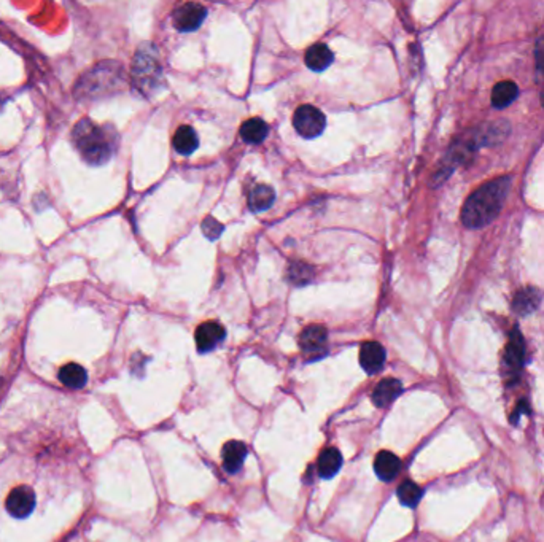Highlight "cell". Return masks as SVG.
<instances>
[{"label": "cell", "instance_id": "6da1fadb", "mask_svg": "<svg viewBox=\"0 0 544 542\" xmlns=\"http://www.w3.org/2000/svg\"><path fill=\"white\" fill-rule=\"evenodd\" d=\"M512 178H494L479 186L463 204L462 221L468 229H480L498 217L508 197Z\"/></svg>", "mask_w": 544, "mask_h": 542}, {"label": "cell", "instance_id": "7a4b0ae2", "mask_svg": "<svg viewBox=\"0 0 544 542\" xmlns=\"http://www.w3.org/2000/svg\"><path fill=\"white\" fill-rule=\"evenodd\" d=\"M72 140L83 159L91 166H102L115 155L118 135L110 126H99L83 118L73 126Z\"/></svg>", "mask_w": 544, "mask_h": 542}, {"label": "cell", "instance_id": "3957f363", "mask_svg": "<svg viewBox=\"0 0 544 542\" xmlns=\"http://www.w3.org/2000/svg\"><path fill=\"white\" fill-rule=\"evenodd\" d=\"M124 85V72L119 62H99L83 73L77 85L73 86V96L80 102L96 101L122 91Z\"/></svg>", "mask_w": 544, "mask_h": 542}, {"label": "cell", "instance_id": "277c9868", "mask_svg": "<svg viewBox=\"0 0 544 542\" xmlns=\"http://www.w3.org/2000/svg\"><path fill=\"white\" fill-rule=\"evenodd\" d=\"M161 77V66L158 52L151 45H144L135 52L133 64V80L144 94L148 93L156 85Z\"/></svg>", "mask_w": 544, "mask_h": 542}, {"label": "cell", "instance_id": "5b68a950", "mask_svg": "<svg viewBox=\"0 0 544 542\" xmlns=\"http://www.w3.org/2000/svg\"><path fill=\"white\" fill-rule=\"evenodd\" d=\"M293 126L296 133L304 139H315L325 130L327 118L313 105H301L293 115Z\"/></svg>", "mask_w": 544, "mask_h": 542}, {"label": "cell", "instance_id": "8992f818", "mask_svg": "<svg viewBox=\"0 0 544 542\" xmlns=\"http://www.w3.org/2000/svg\"><path fill=\"white\" fill-rule=\"evenodd\" d=\"M525 361V340L522 338L521 331L514 328L511 331L508 345H506L505 356H503V366L506 369L508 377H516L519 371L522 369Z\"/></svg>", "mask_w": 544, "mask_h": 542}, {"label": "cell", "instance_id": "52a82bcc", "mask_svg": "<svg viewBox=\"0 0 544 542\" xmlns=\"http://www.w3.org/2000/svg\"><path fill=\"white\" fill-rule=\"evenodd\" d=\"M8 514L14 519H26L32 514L35 509V493L30 487H17L13 488L7 496L5 503Z\"/></svg>", "mask_w": 544, "mask_h": 542}, {"label": "cell", "instance_id": "ba28073f", "mask_svg": "<svg viewBox=\"0 0 544 542\" xmlns=\"http://www.w3.org/2000/svg\"><path fill=\"white\" fill-rule=\"evenodd\" d=\"M207 17V10L200 3H183L172 14L174 26L180 32H193L204 23Z\"/></svg>", "mask_w": 544, "mask_h": 542}, {"label": "cell", "instance_id": "9c48e42d", "mask_svg": "<svg viewBox=\"0 0 544 542\" xmlns=\"http://www.w3.org/2000/svg\"><path fill=\"white\" fill-rule=\"evenodd\" d=\"M328 331L322 325H311L300 336V347L307 355H322L327 350Z\"/></svg>", "mask_w": 544, "mask_h": 542}, {"label": "cell", "instance_id": "30bf717a", "mask_svg": "<svg viewBox=\"0 0 544 542\" xmlns=\"http://www.w3.org/2000/svg\"><path fill=\"white\" fill-rule=\"evenodd\" d=\"M224 336H226V331H224V328L220 323L217 322L202 323L195 333L197 350H200L201 354L213 350L218 344H222Z\"/></svg>", "mask_w": 544, "mask_h": 542}, {"label": "cell", "instance_id": "8fae6325", "mask_svg": "<svg viewBox=\"0 0 544 542\" xmlns=\"http://www.w3.org/2000/svg\"><path fill=\"white\" fill-rule=\"evenodd\" d=\"M385 362V350L379 342H365L360 347V365L366 374H378Z\"/></svg>", "mask_w": 544, "mask_h": 542}, {"label": "cell", "instance_id": "7c38bea8", "mask_svg": "<svg viewBox=\"0 0 544 542\" xmlns=\"http://www.w3.org/2000/svg\"><path fill=\"white\" fill-rule=\"evenodd\" d=\"M543 299V293L535 287L522 288L516 293L514 299H512V310L521 317H527L535 312L540 307Z\"/></svg>", "mask_w": 544, "mask_h": 542}, {"label": "cell", "instance_id": "4fadbf2b", "mask_svg": "<svg viewBox=\"0 0 544 542\" xmlns=\"http://www.w3.org/2000/svg\"><path fill=\"white\" fill-rule=\"evenodd\" d=\"M402 391V385L396 378H384L378 383V387L374 388L371 399L378 407H387L389 404L395 401Z\"/></svg>", "mask_w": 544, "mask_h": 542}, {"label": "cell", "instance_id": "5bb4252c", "mask_svg": "<svg viewBox=\"0 0 544 542\" xmlns=\"http://www.w3.org/2000/svg\"><path fill=\"white\" fill-rule=\"evenodd\" d=\"M374 471L380 481H394L401 471V460L391 452L382 450L374 460Z\"/></svg>", "mask_w": 544, "mask_h": 542}, {"label": "cell", "instance_id": "9a60e30c", "mask_svg": "<svg viewBox=\"0 0 544 542\" xmlns=\"http://www.w3.org/2000/svg\"><path fill=\"white\" fill-rule=\"evenodd\" d=\"M223 466L228 472H237L242 467L245 458H247V447L239 441L226 442L223 447Z\"/></svg>", "mask_w": 544, "mask_h": 542}, {"label": "cell", "instance_id": "2e32d148", "mask_svg": "<svg viewBox=\"0 0 544 542\" xmlns=\"http://www.w3.org/2000/svg\"><path fill=\"white\" fill-rule=\"evenodd\" d=\"M334 59L333 51L328 48L325 43H315L306 51L304 61L306 66L313 72H323L325 68L331 66Z\"/></svg>", "mask_w": 544, "mask_h": 542}, {"label": "cell", "instance_id": "e0dca14e", "mask_svg": "<svg viewBox=\"0 0 544 542\" xmlns=\"http://www.w3.org/2000/svg\"><path fill=\"white\" fill-rule=\"evenodd\" d=\"M59 380L64 387L72 388V390H80L86 385L88 374L85 367L77 365V362H69V365L62 366L59 371Z\"/></svg>", "mask_w": 544, "mask_h": 542}, {"label": "cell", "instance_id": "ac0fdd59", "mask_svg": "<svg viewBox=\"0 0 544 542\" xmlns=\"http://www.w3.org/2000/svg\"><path fill=\"white\" fill-rule=\"evenodd\" d=\"M519 96V88L514 81H500L492 89V105L495 108H506Z\"/></svg>", "mask_w": 544, "mask_h": 542}, {"label": "cell", "instance_id": "d6986e66", "mask_svg": "<svg viewBox=\"0 0 544 542\" xmlns=\"http://www.w3.org/2000/svg\"><path fill=\"white\" fill-rule=\"evenodd\" d=\"M318 474L323 478H331L342 466V455L341 452L334 447H328L318 456Z\"/></svg>", "mask_w": 544, "mask_h": 542}, {"label": "cell", "instance_id": "ffe728a7", "mask_svg": "<svg viewBox=\"0 0 544 542\" xmlns=\"http://www.w3.org/2000/svg\"><path fill=\"white\" fill-rule=\"evenodd\" d=\"M275 201L274 189L268 185H256L249 193V207L252 212H264Z\"/></svg>", "mask_w": 544, "mask_h": 542}, {"label": "cell", "instance_id": "44dd1931", "mask_svg": "<svg viewBox=\"0 0 544 542\" xmlns=\"http://www.w3.org/2000/svg\"><path fill=\"white\" fill-rule=\"evenodd\" d=\"M172 144H174V148L177 153L188 156L197 148L200 140H197V134L195 133V129H193L191 126H180V128L177 129V133L174 134Z\"/></svg>", "mask_w": 544, "mask_h": 542}, {"label": "cell", "instance_id": "7402d4cb", "mask_svg": "<svg viewBox=\"0 0 544 542\" xmlns=\"http://www.w3.org/2000/svg\"><path fill=\"white\" fill-rule=\"evenodd\" d=\"M269 128L261 118H250L240 126V137L247 144H261L268 137Z\"/></svg>", "mask_w": 544, "mask_h": 542}, {"label": "cell", "instance_id": "603a6c76", "mask_svg": "<svg viewBox=\"0 0 544 542\" xmlns=\"http://www.w3.org/2000/svg\"><path fill=\"white\" fill-rule=\"evenodd\" d=\"M422 488L417 485V483L411 482V481H406L402 482L400 488H398V498L401 504H405L407 507H416L418 501L422 499Z\"/></svg>", "mask_w": 544, "mask_h": 542}, {"label": "cell", "instance_id": "cb8c5ba5", "mask_svg": "<svg viewBox=\"0 0 544 542\" xmlns=\"http://www.w3.org/2000/svg\"><path fill=\"white\" fill-rule=\"evenodd\" d=\"M289 277L295 285H306L312 282V267L304 264V262H293L289 269Z\"/></svg>", "mask_w": 544, "mask_h": 542}, {"label": "cell", "instance_id": "d4e9b609", "mask_svg": "<svg viewBox=\"0 0 544 542\" xmlns=\"http://www.w3.org/2000/svg\"><path fill=\"white\" fill-rule=\"evenodd\" d=\"M202 231H204V234H206V238H208L211 240H215L218 235L223 233V224L218 223V221L213 217H208V218L204 220Z\"/></svg>", "mask_w": 544, "mask_h": 542}, {"label": "cell", "instance_id": "484cf974", "mask_svg": "<svg viewBox=\"0 0 544 542\" xmlns=\"http://www.w3.org/2000/svg\"><path fill=\"white\" fill-rule=\"evenodd\" d=\"M535 61H536L538 72H540L541 75H543V78H544V37L536 41ZM543 105H544V89H543Z\"/></svg>", "mask_w": 544, "mask_h": 542}, {"label": "cell", "instance_id": "4316f807", "mask_svg": "<svg viewBox=\"0 0 544 542\" xmlns=\"http://www.w3.org/2000/svg\"><path fill=\"white\" fill-rule=\"evenodd\" d=\"M524 412H525V414H530V409H528V406H527V403H525V401H521L519 404H517V407H516L514 412H512L514 415H512L511 422H512V423H516V422H517V417H519V415H521V414H524Z\"/></svg>", "mask_w": 544, "mask_h": 542}]
</instances>
